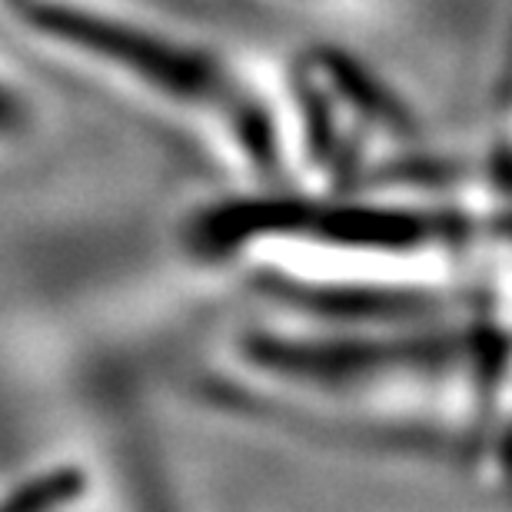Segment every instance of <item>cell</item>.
<instances>
[{
  "label": "cell",
  "mask_w": 512,
  "mask_h": 512,
  "mask_svg": "<svg viewBox=\"0 0 512 512\" xmlns=\"http://www.w3.org/2000/svg\"><path fill=\"white\" fill-rule=\"evenodd\" d=\"M110 466L124 496V512H190L150 419L130 403V393H107Z\"/></svg>",
  "instance_id": "obj_1"
},
{
  "label": "cell",
  "mask_w": 512,
  "mask_h": 512,
  "mask_svg": "<svg viewBox=\"0 0 512 512\" xmlns=\"http://www.w3.org/2000/svg\"><path fill=\"white\" fill-rule=\"evenodd\" d=\"M27 137V114L17 107L14 94L0 90V150L17 147Z\"/></svg>",
  "instance_id": "obj_2"
}]
</instances>
